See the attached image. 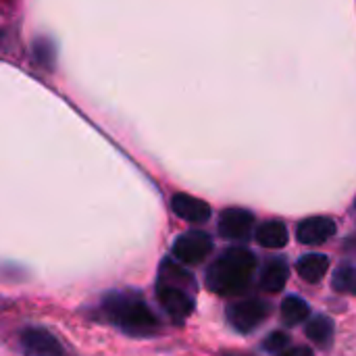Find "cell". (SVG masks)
Returning a JSON list of instances; mask_svg holds the SVG:
<instances>
[{
	"instance_id": "cell-10",
	"label": "cell",
	"mask_w": 356,
	"mask_h": 356,
	"mask_svg": "<svg viewBox=\"0 0 356 356\" xmlns=\"http://www.w3.org/2000/svg\"><path fill=\"white\" fill-rule=\"evenodd\" d=\"M288 275H290V267L286 263V259L282 257H275L271 259L265 269H263V275H261V288L269 294H277L286 288L288 284Z\"/></svg>"
},
{
	"instance_id": "cell-12",
	"label": "cell",
	"mask_w": 356,
	"mask_h": 356,
	"mask_svg": "<svg viewBox=\"0 0 356 356\" xmlns=\"http://www.w3.org/2000/svg\"><path fill=\"white\" fill-rule=\"evenodd\" d=\"M254 238L261 246L265 248H284L288 244V227L282 221H267L263 225H259V229L254 232Z\"/></svg>"
},
{
	"instance_id": "cell-7",
	"label": "cell",
	"mask_w": 356,
	"mask_h": 356,
	"mask_svg": "<svg viewBox=\"0 0 356 356\" xmlns=\"http://www.w3.org/2000/svg\"><path fill=\"white\" fill-rule=\"evenodd\" d=\"M252 227L254 215L246 209H225L219 215V234L227 240H246Z\"/></svg>"
},
{
	"instance_id": "cell-13",
	"label": "cell",
	"mask_w": 356,
	"mask_h": 356,
	"mask_svg": "<svg viewBox=\"0 0 356 356\" xmlns=\"http://www.w3.org/2000/svg\"><path fill=\"white\" fill-rule=\"evenodd\" d=\"M311 315V307L307 300H302L300 296H288L282 302V319L288 327L300 325L302 321H307Z\"/></svg>"
},
{
	"instance_id": "cell-5",
	"label": "cell",
	"mask_w": 356,
	"mask_h": 356,
	"mask_svg": "<svg viewBox=\"0 0 356 356\" xmlns=\"http://www.w3.org/2000/svg\"><path fill=\"white\" fill-rule=\"evenodd\" d=\"M269 311H271L269 302H265L261 298H246V300H240V302H234L227 307V319L236 332L248 334V332L257 330L269 317Z\"/></svg>"
},
{
	"instance_id": "cell-1",
	"label": "cell",
	"mask_w": 356,
	"mask_h": 356,
	"mask_svg": "<svg viewBox=\"0 0 356 356\" xmlns=\"http://www.w3.org/2000/svg\"><path fill=\"white\" fill-rule=\"evenodd\" d=\"M100 313L108 323L129 338H150L161 330L159 317L136 292H113L104 296Z\"/></svg>"
},
{
	"instance_id": "cell-17",
	"label": "cell",
	"mask_w": 356,
	"mask_h": 356,
	"mask_svg": "<svg viewBox=\"0 0 356 356\" xmlns=\"http://www.w3.org/2000/svg\"><path fill=\"white\" fill-rule=\"evenodd\" d=\"M277 356H315L313 350L309 346H294V348H286L284 353H280Z\"/></svg>"
},
{
	"instance_id": "cell-6",
	"label": "cell",
	"mask_w": 356,
	"mask_h": 356,
	"mask_svg": "<svg viewBox=\"0 0 356 356\" xmlns=\"http://www.w3.org/2000/svg\"><path fill=\"white\" fill-rule=\"evenodd\" d=\"M171 252L184 265H200L213 252V238L198 229L186 232L173 242Z\"/></svg>"
},
{
	"instance_id": "cell-4",
	"label": "cell",
	"mask_w": 356,
	"mask_h": 356,
	"mask_svg": "<svg viewBox=\"0 0 356 356\" xmlns=\"http://www.w3.org/2000/svg\"><path fill=\"white\" fill-rule=\"evenodd\" d=\"M19 350L25 356H69L63 342L50 330L38 325L19 332Z\"/></svg>"
},
{
	"instance_id": "cell-3",
	"label": "cell",
	"mask_w": 356,
	"mask_h": 356,
	"mask_svg": "<svg viewBox=\"0 0 356 356\" xmlns=\"http://www.w3.org/2000/svg\"><path fill=\"white\" fill-rule=\"evenodd\" d=\"M257 271V257L248 248L225 250L207 271V288L219 296L244 294Z\"/></svg>"
},
{
	"instance_id": "cell-2",
	"label": "cell",
	"mask_w": 356,
	"mask_h": 356,
	"mask_svg": "<svg viewBox=\"0 0 356 356\" xmlns=\"http://www.w3.org/2000/svg\"><path fill=\"white\" fill-rule=\"evenodd\" d=\"M181 265L179 261L165 259L156 280V300L175 325H184L196 309V282Z\"/></svg>"
},
{
	"instance_id": "cell-14",
	"label": "cell",
	"mask_w": 356,
	"mask_h": 356,
	"mask_svg": "<svg viewBox=\"0 0 356 356\" xmlns=\"http://www.w3.org/2000/svg\"><path fill=\"white\" fill-rule=\"evenodd\" d=\"M307 338L321 348L330 346V342L334 338V321L327 315H317L307 325Z\"/></svg>"
},
{
	"instance_id": "cell-18",
	"label": "cell",
	"mask_w": 356,
	"mask_h": 356,
	"mask_svg": "<svg viewBox=\"0 0 356 356\" xmlns=\"http://www.w3.org/2000/svg\"><path fill=\"white\" fill-rule=\"evenodd\" d=\"M221 356H252L248 353H240V350H227V353H221Z\"/></svg>"
},
{
	"instance_id": "cell-16",
	"label": "cell",
	"mask_w": 356,
	"mask_h": 356,
	"mask_svg": "<svg viewBox=\"0 0 356 356\" xmlns=\"http://www.w3.org/2000/svg\"><path fill=\"white\" fill-rule=\"evenodd\" d=\"M288 346H290V336L284 334V332H273V334H269V336L265 338V342H263V348H265L267 353H275V355L284 353Z\"/></svg>"
},
{
	"instance_id": "cell-9",
	"label": "cell",
	"mask_w": 356,
	"mask_h": 356,
	"mask_svg": "<svg viewBox=\"0 0 356 356\" xmlns=\"http://www.w3.org/2000/svg\"><path fill=\"white\" fill-rule=\"evenodd\" d=\"M171 209L179 219H184L188 223L202 225L211 219V207L204 200L194 198L190 194H175L171 198Z\"/></svg>"
},
{
	"instance_id": "cell-8",
	"label": "cell",
	"mask_w": 356,
	"mask_h": 356,
	"mask_svg": "<svg viewBox=\"0 0 356 356\" xmlns=\"http://www.w3.org/2000/svg\"><path fill=\"white\" fill-rule=\"evenodd\" d=\"M336 229H338L336 221L330 217H309V219L298 223L296 238L300 244L319 246V244H325L336 234Z\"/></svg>"
},
{
	"instance_id": "cell-15",
	"label": "cell",
	"mask_w": 356,
	"mask_h": 356,
	"mask_svg": "<svg viewBox=\"0 0 356 356\" xmlns=\"http://www.w3.org/2000/svg\"><path fill=\"white\" fill-rule=\"evenodd\" d=\"M332 288L340 294H353L356 296V267L353 265H342L336 269Z\"/></svg>"
},
{
	"instance_id": "cell-11",
	"label": "cell",
	"mask_w": 356,
	"mask_h": 356,
	"mask_svg": "<svg viewBox=\"0 0 356 356\" xmlns=\"http://www.w3.org/2000/svg\"><path fill=\"white\" fill-rule=\"evenodd\" d=\"M327 269H330V259H327L325 254H317V252L305 254V257L298 259V263H296L298 275H300L305 282H309V284H319V282L325 277Z\"/></svg>"
}]
</instances>
